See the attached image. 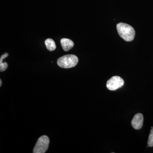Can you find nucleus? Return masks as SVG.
I'll list each match as a JSON object with an SVG mask.
<instances>
[{"label": "nucleus", "mask_w": 153, "mask_h": 153, "mask_svg": "<svg viewBox=\"0 0 153 153\" xmlns=\"http://www.w3.org/2000/svg\"><path fill=\"white\" fill-rule=\"evenodd\" d=\"M45 44L47 49L49 51H54L56 48L55 41L51 38L47 39L45 41Z\"/></svg>", "instance_id": "0eeeda50"}, {"label": "nucleus", "mask_w": 153, "mask_h": 153, "mask_svg": "<svg viewBox=\"0 0 153 153\" xmlns=\"http://www.w3.org/2000/svg\"><path fill=\"white\" fill-rule=\"evenodd\" d=\"M9 54L8 53H5L2 55L0 58V71H5L8 67L7 63L6 62L3 63V60L6 57L8 56Z\"/></svg>", "instance_id": "6e6552de"}, {"label": "nucleus", "mask_w": 153, "mask_h": 153, "mask_svg": "<svg viewBox=\"0 0 153 153\" xmlns=\"http://www.w3.org/2000/svg\"><path fill=\"white\" fill-rule=\"evenodd\" d=\"M60 44L65 51H68L72 49L74 45L73 41L67 38H62L60 40Z\"/></svg>", "instance_id": "423d86ee"}, {"label": "nucleus", "mask_w": 153, "mask_h": 153, "mask_svg": "<svg viewBox=\"0 0 153 153\" xmlns=\"http://www.w3.org/2000/svg\"><path fill=\"white\" fill-rule=\"evenodd\" d=\"M0 82H1V83H0V86H1V84H2V82H1V79L0 80Z\"/></svg>", "instance_id": "9d476101"}, {"label": "nucleus", "mask_w": 153, "mask_h": 153, "mask_svg": "<svg viewBox=\"0 0 153 153\" xmlns=\"http://www.w3.org/2000/svg\"><path fill=\"white\" fill-rule=\"evenodd\" d=\"M143 116L142 114H137L132 120L131 125L135 129H140L143 127Z\"/></svg>", "instance_id": "39448f33"}, {"label": "nucleus", "mask_w": 153, "mask_h": 153, "mask_svg": "<svg viewBox=\"0 0 153 153\" xmlns=\"http://www.w3.org/2000/svg\"><path fill=\"white\" fill-rule=\"evenodd\" d=\"M78 62V59L76 55H67L58 58L57 65L61 68H69L76 66Z\"/></svg>", "instance_id": "f03ea898"}, {"label": "nucleus", "mask_w": 153, "mask_h": 153, "mask_svg": "<svg viewBox=\"0 0 153 153\" xmlns=\"http://www.w3.org/2000/svg\"><path fill=\"white\" fill-rule=\"evenodd\" d=\"M49 140L46 135L40 137L37 141L33 149L34 153H44L46 152L49 147Z\"/></svg>", "instance_id": "7ed1b4c3"}, {"label": "nucleus", "mask_w": 153, "mask_h": 153, "mask_svg": "<svg viewBox=\"0 0 153 153\" xmlns=\"http://www.w3.org/2000/svg\"><path fill=\"white\" fill-rule=\"evenodd\" d=\"M118 33L119 36L126 41H131L134 38L135 32L130 25L125 23H120L117 25Z\"/></svg>", "instance_id": "f257e3e1"}, {"label": "nucleus", "mask_w": 153, "mask_h": 153, "mask_svg": "<svg viewBox=\"0 0 153 153\" xmlns=\"http://www.w3.org/2000/svg\"><path fill=\"white\" fill-rule=\"evenodd\" d=\"M148 145L150 147L153 146V128H152L151 129L149 135Z\"/></svg>", "instance_id": "1a4fd4ad"}, {"label": "nucleus", "mask_w": 153, "mask_h": 153, "mask_svg": "<svg viewBox=\"0 0 153 153\" xmlns=\"http://www.w3.org/2000/svg\"><path fill=\"white\" fill-rule=\"evenodd\" d=\"M124 84V81L119 76H112L108 80L106 83V87L109 90L115 91L122 87Z\"/></svg>", "instance_id": "20e7f679"}]
</instances>
